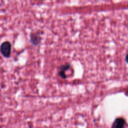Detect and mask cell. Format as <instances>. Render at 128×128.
Segmentation results:
<instances>
[{
	"mask_svg": "<svg viewBox=\"0 0 128 128\" xmlns=\"http://www.w3.org/2000/svg\"><path fill=\"white\" fill-rule=\"evenodd\" d=\"M70 66V64H66L63 66H62L60 68L59 72V75L62 77V78H66V71L69 68Z\"/></svg>",
	"mask_w": 128,
	"mask_h": 128,
	"instance_id": "cell-3",
	"label": "cell"
},
{
	"mask_svg": "<svg viewBox=\"0 0 128 128\" xmlns=\"http://www.w3.org/2000/svg\"><path fill=\"white\" fill-rule=\"evenodd\" d=\"M126 62L128 63V54L126 56Z\"/></svg>",
	"mask_w": 128,
	"mask_h": 128,
	"instance_id": "cell-5",
	"label": "cell"
},
{
	"mask_svg": "<svg viewBox=\"0 0 128 128\" xmlns=\"http://www.w3.org/2000/svg\"><path fill=\"white\" fill-rule=\"evenodd\" d=\"M125 125V120L123 118H118L114 120L111 128H124Z\"/></svg>",
	"mask_w": 128,
	"mask_h": 128,
	"instance_id": "cell-2",
	"label": "cell"
},
{
	"mask_svg": "<svg viewBox=\"0 0 128 128\" xmlns=\"http://www.w3.org/2000/svg\"><path fill=\"white\" fill-rule=\"evenodd\" d=\"M0 51L4 56L6 58L9 57L11 52V44L10 42L7 41L4 42L1 45Z\"/></svg>",
	"mask_w": 128,
	"mask_h": 128,
	"instance_id": "cell-1",
	"label": "cell"
},
{
	"mask_svg": "<svg viewBox=\"0 0 128 128\" xmlns=\"http://www.w3.org/2000/svg\"><path fill=\"white\" fill-rule=\"evenodd\" d=\"M40 38L38 34H32L30 36V42L34 44H37L39 43Z\"/></svg>",
	"mask_w": 128,
	"mask_h": 128,
	"instance_id": "cell-4",
	"label": "cell"
}]
</instances>
